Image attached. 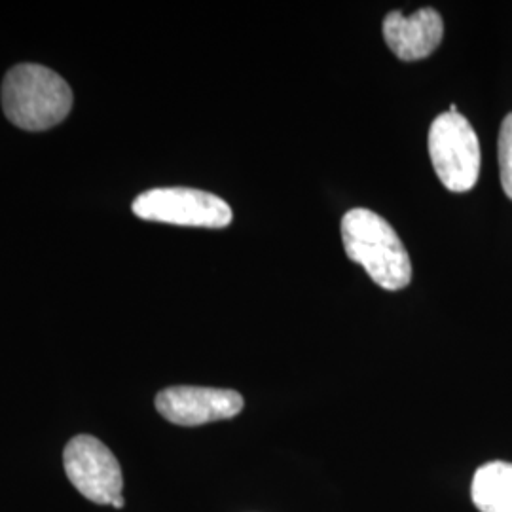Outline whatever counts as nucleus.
I'll return each mask as SVG.
<instances>
[{"label":"nucleus","mask_w":512,"mask_h":512,"mask_svg":"<svg viewBox=\"0 0 512 512\" xmlns=\"http://www.w3.org/2000/svg\"><path fill=\"white\" fill-rule=\"evenodd\" d=\"M429 156L435 173L450 192H469L480 173V143L459 112H442L429 129Z\"/></svg>","instance_id":"3"},{"label":"nucleus","mask_w":512,"mask_h":512,"mask_svg":"<svg viewBox=\"0 0 512 512\" xmlns=\"http://www.w3.org/2000/svg\"><path fill=\"white\" fill-rule=\"evenodd\" d=\"M131 209L139 219L196 228H226L234 217L219 196L184 186L147 190L135 198Z\"/></svg>","instance_id":"4"},{"label":"nucleus","mask_w":512,"mask_h":512,"mask_svg":"<svg viewBox=\"0 0 512 512\" xmlns=\"http://www.w3.org/2000/svg\"><path fill=\"white\" fill-rule=\"evenodd\" d=\"M112 507H116V509H122L124 507V497L120 495V497H116L114 501H112Z\"/></svg>","instance_id":"10"},{"label":"nucleus","mask_w":512,"mask_h":512,"mask_svg":"<svg viewBox=\"0 0 512 512\" xmlns=\"http://www.w3.org/2000/svg\"><path fill=\"white\" fill-rule=\"evenodd\" d=\"M156 408L175 425L196 427L238 416L243 410V397L232 389L175 385L158 393Z\"/></svg>","instance_id":"6"},{"label":"nucleus","mask_w":512,"mask_h":512,"mask_svg":"<svg viewBox=\"0 0 512 512\" xmlns=\"http://www.w3.org/2000/svg\"><path fill=\"white\" fill-rule=\"evenodd\" d=\"M346 255L385 291L404 289L412 279V262L399 234L374 211L351 209L342 219Z\"/></svg>","instance_id":"1"},{"label":"nucleus","mask_w":512,"mask_h":512,"mask_svg":"<svg viewBox=\"0 0 512 512\" xmlns=\"http://www.w3.org/2000/svg\"><path fill=\"white\" fill-rule=\"evenodd\" d=\"M471 495L480 512H512V463L482 465L473 478Z\"/></svg>","instance_id":"8"},{"label":"nucleus","mask_w":512,"mask_h":512,"mask_svg":"<svg viewBox=\"0 0 512 512\" xmlns=\"http://www.w3.org/2000/svg\"><path fill=\"white\" fill-rule=\"evenodd\" d=\"M384 37L399 59L418 61L439 48L444 37V21L435 8H421L412 16L391 12L384 19Z\"/></svg>","instance_id":"7"},{"label":"nucleus","mask_w":512,"mask_h":512,"mask_svg":"<svg viewBox=\"0 0 512 512\" xmlns=\"http://www.w3.org/2000/svg\"><path fill=\"white\" fill-rule=\"evenodd\" d=\"M499 169L501 186L512 200V112L507 114L499 131Z\"/></svg>","instance_id":"9"},{"label":"nucleus","mask_w":512,"mask_h":512,"mask_svg":"<svg viewBox=\"0 0 512 512\" xmlns=\"http://www.w3.org/2000/svg\"><path fill=\"white\" fill-rule=\"evenodd\" d=\"M63 465L74 488L93 503L112 505L122 495V467L101 440L90 435L69 440L63 452Z\"/></svg>","instance_id":"5"},{"label":"nucleus","mask_w":512,"mask_h":512,"mask_svg":"<svg viewBox=\"0 0 512 512\" xmlns=\"http://www.w3.org/2000/svg\"><path fill=\"white\" fill-rule=\"evenodd\" d=\"M2 109L21 129L44 131L61 124L73 109V92L52 69L23 63L10 69L2 82Z\"/></svg>","instance_id":"2"}]
</instances>
